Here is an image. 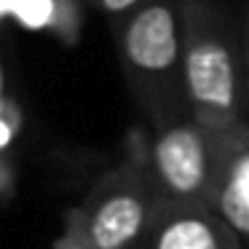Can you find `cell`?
Instances as JSON below:
<instances>
[{"instance_id": "cell-1", "label": "cell", "mask_w": 249, "mask_h": 249, "mask_svg": "<svg viewBox=\"0 0 249 249\" xmlns=\"http://www.w3.org/2000/svg\"><path fill=\"white\" fill-rule=\"evenodd\" d=\"M161 206L140 140V147L105 172L72 212L70 238L83 249H134Z\"/></svg>"}, {"instance_id": "cell-10", "label": "cell", "mask_w": 249, "mask_h": 249, "mask_svg": "<svg viewBox=\"0 0 249 249\" xmlns=\"http://www.w3.org/2000/svg\"><path fill=\"white\" fill-rule=\"evenodd\" d=\"M0 99H3V67H0Z\"/></svg>"}, {"instance_id": "cell-12", "label": "cell", "mask_w": 249, "mask_h": 249, "mask_svg": "<svg viewBox=\"0 0 249 249\" xmlns=\"http://www.w3.org/2000/svg\"><path fill=\"white\" fill-rule=\"evenodd\" d=\"M244 249H249V247H244Z\"/></svg>"}, {"instance_id": "cell-4", "label": "cell", "mask_w": 249, "mask_h": 249, "mask_svg": "<svg viewBox=\"0 0 249 249\" xmlns=\"http://www.w3.org/2000/svg\"><path fill=\"white\" fill-rule=\"evenodd\" d=\"M238 56L228 33L201 6L188 8L182 33V91L188 115L212 131H236L244 124V86Z\"/></svg>"}, {"instance_id": "cell-11", "label": "cell", "mask_w": 249, "mask_h": 249, "mask_svg": "<svg viewBox=\"0 0 249 249\" xmlns=\"http://www.w3.org/2000/svg\"><path fill=\"white\" fill-rule=\"evenodd\" d=\"M244 62H249V27H247V59Z\"/></svg>"}, {"instance_id": "cell-8", "label": "cell", "mask_w": 249, "mask_h": 249, "mask_svg": "<svg viewBox=\"0 0 249 249\" xmlns=\"http://www.w3.org/2000/svg\"><path fill=\"white\" fill-rule=\"evenodd\" d=\"M140 0H102V8L107 14H126L137 6Z\"/></svg>"}, {"instance_id": "cell-7", "label": "cell", "mask_w": 249, "mask_h": 249, "mask_svg": "<svg viewBox=\"0 0 249 249\" xmlns=\"http://www.w3.org/2000/svg\"><path fill=\"white\" fill-rule=\"evenodd\" d=\"M51 11H54L51 0H24L17 14L22 17V22L30 24V27H40V24H46L51 19Z\"/></svg>"}, {"instance_id": "cell-6", "label": "cell", "mask_w": 249, "mask_h": 249, "mask_svg": "<svg viewBox=\"0 0 249 249\" xmlns=\"http://www.w3.org/2000/svg\"><path fill=\"white\" fill-rule=\"evenodd\" d=\"M212 212L249 247V126L236 137L217 185Z\"/></svg>"}, {"instance_id": "cell-2", "label": "cell", "mask_w": 249, "mask_h": 249, "mask_svg": "<svg viewBox=\"0 0 249 249\" xmlns=\"http://www.w3.org/2000/svg\"><path fill=\"white\" fill-rule=\"evenodd\" d=\"M236 131H212L193 118H179L142 140L145 163L166 206H209L214 201Z\"/></svg>"}, {"instance_id": "cell-3", "label": "cell", "mask_w": 249, "mask_h": 249, "mask_svg": "<svg viewBox=\"0 0 249 249\" xmlns=\"http://www.w3.org/2000/svg\"><path fill=\"white\" fill-rule=\"evenodd\" d=\"M126 72L156 129L188 118L182 91V35L169 3H147L126 22L121 38Z\"/></svg>"}, {"instance_id": "cell-5", "label": "cell", "mask_w": 249, "mask_h": 249, "mask_svg": "<svg viewBox=\"0 0 249 249\" xmlns=\"http://www.w3.org/2000/svg\"><path fill=\"white\" fill-rule=\"evenodd\" d=\"M134 249H244L209 206H161Z\"/></svg>"}, {"instance_id": "cell-9", "label": "cell", "mask_w": 249, "mask_h": 249, "mask_svg": "<svg viewBox=\"0 0 249 249\" xmlns=\"http://www.w3.org/2000/svg\"><path fill=\"white\" fill-rule=\"evenodd\" d=\"M241 86H244V107H247V113H244V124L249 126V62H244V81H241Z\"/></svg>"}]
</instances>
